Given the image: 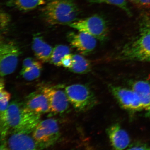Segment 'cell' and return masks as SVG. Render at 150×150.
Masks as SVG:
<instances>
[{"mask_svg":"<svg viewBox=\"0 0 150 150\" xmlns=\"http://www.w3.org/2000/svg\"><path fill=\"white\" fill-rule=\"evenodd\" d=\"M65 91L69 102L79 111H87L97 103L93 93L83 84H76L67 86Z\"/></svg>","mask_w":150,"mask_h":150,"instance_id":"277c9868","label":"cell"},{"mask_svg":"<svg viewBox=\"0 0 150 150\" xmlns=\"http://www.w3.org/2000/svg\"><path fill=\"white\" fill-rule=\"evenodd\" d=\"M32 133L13 131L6 141L4 142L1 147L3 149L12 150H35L42 149L40 144L32 136Z\"/></svg>","mask_w":150,"mask_h":150,"instance_id":"9c48e42d","label":"cell"},{"mask_svg":"<svg viewBox=\"0 0 150 150\" xmlns=\"http://www.w3.org/2000/svg\"><path fill=\"white\" fill-rule=\"evenodd\" d=\"M138 4L145 7L149 6L150 0H138Z\"/></svg>","mask_w":150,"mask_h":150,"instance_id":"484cf974","label":"cell"},{"mask_svg":"<svg viewBox=\"0 0 150 150\" xmlns=\"http://www.w3.org/2000/svg\"><path fill=\"white\" fill-rule=\"evenodd\" d=\"M138 35L126 45L121 53L122 59L150 62V16L141 20Z\"/></svg>","mask_w":150,"mask_h":150,"instance_id":"7a4b0ae2","label":"cell"},{"mask_svg":"<svg viewBox=\"0 0 150 150\" xmlns=\"http://www.w3.org/2000/svg\"><path fill=\"white\" fill-rule=\"evenodd\" d=\"M107 133L114 149L122 150L129 146L130 141V137L126 131L117 124L109 127Z\"/></svg>","mask_w":150,"mask_h":150,"instance_id":"7c38bea8","label":"cell"},{"mask_svg":"<svg viewBox=\"0 0 150 150\" xmlns=\"http://www.w3.org/2000/svg\"><path fill=\"white\" fill-rule=\"evenodd\" d=\"M32 48L39 61L44 63L50 61L53 48L45 42L42 37L35 35L33 37Z\"/></svg>","mask_w":150,"mask_h":150,"instance_id":"5bb4252c","label":"cell"},{"mask_svg":"<svg viewBox=\"0 0 150 150\" xmlns=\"http://www.w3.org/2000/svg\"><path fill=\"white\" fill-rule=\"evenodd\" d=\"M79 32L87 33L101 42L108 38V27L106 20L98 15L77 20L69 25Z\"/></svg>","mask_w":150,"mask_h":150,"instance_id":"5b68a950","label":"cell"},{"mask_svg":"<svg viewBox=\"0 0 150 150\" xmlns=\"http://www.w3.org/2000/svg\"><path fill=\"white\" fill-rule=\"evenodd\" d=\"M147 113H146V115H147L148 117H149L150 119V107L147 110Z\"/></svg>","mask_w":150,"mask_h":150,"instance_id":"4316f807","label":"cell"},{"mask_svg":"<svg viewBox=\"0 0 150 150\" xmlns=\"http://www.w3.org/2000/svg\"><path fill=\"white\" fill-rule=\"evenodd\" d=\"M1 31H4L10 23L11 17L9 15L4 11H1L0 14Z\"/></svg>","mask_w":150,"mask_h":150,"instance_id":"7402d4cb","label":"cell"},{"mask_svg":"<svg viewBox=\"0 0 150 150\" xmlns=\"http://www.w3.org/2000/svg\"><path fill=\"white\" fill-rule=\"evenodd\" d=\"M128 1L132 2V3L137 4H138V0H128Z\"/></svg>","mask_w":150,"mask_h":150,"instance_id":"83f0119b","label":"cell"},{"mask_svg":"<svg viewBox=\"0 0 150 150\" xmlns=\"http://www.w3.org/2000/svg\"><path fill=\"white\" fill-rule=\"evenodd\" d=\"M90 3H105L116 6L124 11L129 16L131 13L127 6L126 0H88Z\"/></svg>","mask_w":150,"mask_h":150,"instance_id":"44dd1931","label":"cell"},{"mask_svg":"<svg viewBox=\"0 0 150 150\" xmlns=\"http://www.w3.org/2000/svg\"><path fill=\"white\" fill-rule=\"evenodd\" d=\"M0 112L1 121H5L6 119V113L10 100L11 95L5 89V82L3 78H1L0 87Z\"/></svg>","mask_w":150,"mask_h":150,"instance_id":"ac0fdd59","label":"cell"},{"mask_svg":"<svg viewBox=\"0 0 150 150\" xmlns=\"http://www.w3.org/2000/svg\"><path fill=\"white\" fill-rule=\"evenodd\" d=\"M42 92L47 99L50 112L62 113L68 109L69 102L65 91L52 87H45Z\"/></svg>","mask_w":150,"mask_h":150,"instance_id":"30bf717a","label":"cell"},{"mask_svg":"<svg viewBox=\"0 0 150 150\" xmlns=\"http://www.w3.org/2000/svg\"><path fill=\"white\" fill-rule=\"evenodd\" d=\"M110 91L122 108L132 112L138 111L143 108L140 99L132 89L111 86Z\"/></svg>","mask_w":150,"mask_h":150,"instance_id":"ba28073f","label":"cell"},{"mask_svg":"<svg viewBox=\"0 0 150 150\" xmlns=\"http://www.w3.org/2000/svg\"><path fill=\"white\" fill-rule=\"evenodd\" d=\"M37 61L31 57H28L24 59L22 64V69L28 68L34 64Z\"/></svg>","mask_w":150,"mask_h":150,"instance_id":"d4e9b609","label":"cell"},{"mask_svg":"<svg viewBox=\"0 0 150 150\" xmlns=\"http://www.w3.org/2000/svg\"><path fill=\"white\" fill-rule=\"evenodd\" d=\"M32 135L43 149L53 145L60 135L57 122L51 118L40 121L33 129Z\"/></svg>","mask_w":150,"mask_h":150,"instance_id":"8992f818","label":"cell"},{"mask_svg":"<svg viewBox=\"0 0 150 150\" xmlns=\"http://www.w3.org/2000/svg\"><path fill=\"white\" fill-rule=\"evenodd\" d=\"M42 65L40 62L37 61L34 64L26 69H22L20 74L26 80L32 81L38 78L41 74Z\"/></svg>","mask_w":150,"mask_h":150,"instance_id":"ffe728a7","label":"cell"},{"mask_svg":"<svg viewBox=\"0 0 150 150\" xmlns=\"http://www.w3.org/2000/svg\"><path fill=\"white\" fill-rule=\"evenodd\" d=\"M20 50L11 41L1 42L0 45V74L1 77L12 74L18 64Z\"/></svg>","mask_w":150,"mask_h":150,"instance_id":"52a82bcc","label":"cell"},{"mask_svg":"<svg viewBox=\"0 0 150 150\" xmlns=\"http://www.w3.org/2000/svg\"><path fill=\"white\" fill-rule=\"evenodd\" d=\"M40 117L28 109L24 104L13 101L9 104L7 110L6 126L13 131L32 133L41 121Z\"/></svg>","mask_w":150,"mask_h":150,"instance_id":"3957f363","label":"cell"},{"mask_svg":"<svg viewBox=\"0 0 150 150\" xmlns=\"http://www.w3.org/2000/svg\"><path fill=\"white\" fill-rule=\"evenodd\" d=\"M71 50L68 46L65 45H57L53 48L50 62L52 64L60 67L62 60L66 55L70 54Z\"/></svg>","mask_w":150,"mask_h":150,"instance_id":"d6986e66","label":"cell"},{"mask_svg":"<svg viewBox=\"0 0 150 150\" xmlns=\"http://www.w3.org/2000/svg\"><path fill=\"white\" fill-rule=\"evenodd\" d=\"M79 12L74 0H49L43 7L42 14L50 25H69L78 20Z\"/></svg>","mask_w":150,"mask_h":150,"instance_id":"6da1fadb","label":"cell"},{"mask_svg":"<svg viewBox=\"0 0 150 150\" xmlns=\"http://www.w3.org/2000/svg\"><path fill=\"white\" fill-rule=\"evenodd\" d=\"M67 38L71 45L83 55H89L96 46V38L82 32H70L67 35Z\"/></svg>","mask_w":150,"mask_h":150,"instance_id":"8fae6325","label":"cell"},{"mask_svg":"<svg viewBox=\"0 0 150 150\" xmlns=\"http://www.w3.org/2000/svg\"><path fill=\"white\" fill-rule=\"evenodd\" d=\"M128 149L149 150L150 147L147 144L140 142H136L129 146Z\"/></svg>","mask_w":150,"mask_h":150,"instance_id":"603a6c76","label":"cell"},{"mask_svg":"<svg viewBox=\"0 0 150 150\" xmlns=\"http://www.w3.org/2000/svg\"><path fill=\"white\" fill-rule=\"evenodd\" d=\"M132 89L138 95L143 108L150 107V83L145 81H138L131 83Z\"/></svg>","mask_w":150,"mask_h":150,"instance_id":"9a60e30c","label":"cell"},{"mask_svg":"<svg viewBox=\"0 0 150 150\" xmlns=\"http://www.w3.org/2000/svg\"><path fill=\"white\" fill-rule=\"evenodd\" d=\"M90 62L83 56L78 54H72V63L69 69L72 72L84 74L89 72L91 69Z\"/></svg>","mask_w":150,"mask_h":150,"instance_id":"2e32d148","label":"cell"},{"mask_svg":"<svg viewBox=\"0 0 150 150\" xmlns=\"http://www.w3.org/2000/svg\"><path fill=\"white\" fill-rule=\"evenodd\" d=\"M72 54H69L64 56L62 60V66L69 69L72 64Z\"/></svg>","mask_w":150,"mask_h":150,"instance_id":"cb8c5ba5","label":"cell"},{"mask_svg":"<svg viewBox=\"0 0 150 150\" xmlns=\"http://www.w3.org/2000/svg\"><path fill=\"white\" fill-rule=\"evenodd\" d=\"M24 105L31 111L39 115L50 112L47 99L42 92L40 93H34L29 95Z\"/></svg>","mask_w":150,"mask_h":150,"instance_id":"4fadbf2b","label":"cell"},{"mask_svg":"<svg viewBox=\"0 0 150 150\" xmlns=\"http://www.w3.org/2000/svg\"><path fill=\"white\" fill-rule=\"evenodd\" d=\"M47 1V0H11L9 3L19 10L26 11L33 10L45 4Z\"/></svg>","mask_w":150,"mask_h":150,"instance_id":"e0dca14e","label":"cell"}]
</instances>
